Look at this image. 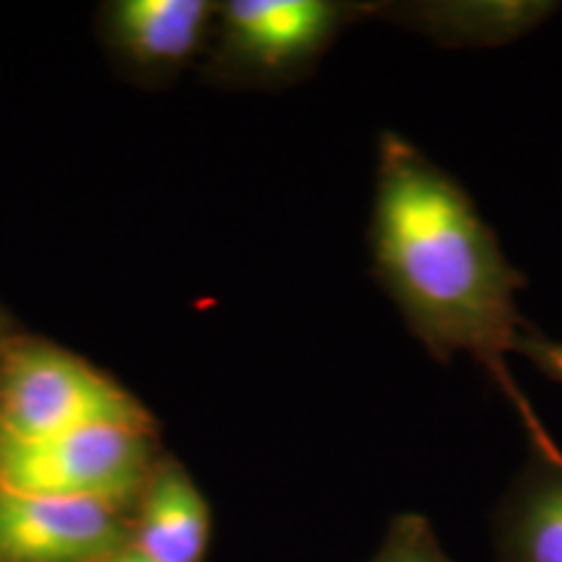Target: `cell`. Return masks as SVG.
Masks as SVG:
<instances>
[{
	"label": "cell",
	"mask_w": 562,
	"mask_h": 562,
	"mask_svg": "<svg viewBox=\"0 0 562 562\" xmlns=\"http://www.w3.org/2000/svg\"><path fill=\"white\" fill-rule=\"evenodd\" d=\"M349 11L326 0H232L224 5V45L240 66L277 74L318 55Z\"/></svg>",
	"instance_id": "obj_5"
},
{
	"label": "cell",
	"mask_w": 562,
	"mask_h": 562,
	"mask_svg": "<svg viewBox=\"0 0 562 562\" xmlns=\"http://www.w3.org/2000/svg\"><path fill=\"white\" fill-rule=\"evenodd\" d=\"M521 351L539 370H544L547 375L562 383V344L539 339V336H524L518 355Z\"/></svg>",
	"instance_id": "obj_10"
},
{
	"label": "cell",
	"mask_w": 562,
	"mask_h": 562,
	"mask_svg": "<svg viewBox=\"0 0 562 562\" xmlns=\"http://www.w3.org/2000/svg\"><path fill=\"white\" fill-rule=\"evenodd\" d=\"M370 562H453L448 558L438 533L419 513H398L385 531L381 547Z\"/></svg>",
	"instance_id": "obj_9"
},
{
	"label": "cell",
	"mask_w": 562,
	"mask_h": 562,
	"mask_svg": "<svg viewBox=\"0 0 562 562\" xmlns=\"http://www.w3.org/2000/svg\"><path fill=\"white\" fill-rule=\"evenodd\" d=\"M128 544L121 508L0 487V562H108Z\"/></svg>",
	"instance_id": "obj_4"
},
{
	"label": "cell",
	"mask_w": 562,
	"mask_h": 562,
	"mask_svg": "<svg viewBox=\"0 0 562 562\" xmlns=\"http://www.w3.org/2000/svg\"><path fill=\"white\" fill-rule=\"evenodd\" d=\"M151 427L128 391L55 344L21 339L0 351V435L45 440L87 427Z\"/></svg>",
	"instance_id": "obj_2"
},
{
	"label": "cell",
	"mask_w": 562,
	"mask_h": 562,
	"mask_svg": "<svg viewBox=\"0 0 562 562\" xmlns=\"http://www.w3.org/2000/svg\"><path fill=\"white\" fill-rule=\"evenodd\" d=\"M211 3L203 0H121L110 24L125 53L151 66H175L201 45Z\"/></svg>",
	"instance_id": "obj_8"
},
{
	"label": "cell",
	"mask_w": 562,
	"mask_h": 562,
	"mask_svg": "<svg viewBox=\"0 0 562 562\" xmlns=\"http://www.w3.org/2000/svg\"><path fill=\"white\" fill-rule=\"evenodd\" d=\"M151 427L102 425L45 440L0 435V487L128 513L157 467Z\"/></svg>",
	"instance_id": "obj_3"
},
{
	"label": "cell",
	"mask_w": 562,
	"mask_h": 562,
	"mask_svg": "<svg viewBox=\"0 0 562 562\" xmlns=\"http://www.w3.org/2000/svg\"><path fill=\"white\" fill-rule=\"evenodd\" d=\"M108 562H159V560H154V558H149V554H144L133 544H128V547H123L117 554H112Z\"/></svg>",
	"instance_id": "obj_11"
},
{
	"label": "cell",
	"mask_w": 562,
	"mask_h": 562,
	"mask_svg": "<svg viewBox=\"0 0 562 562\" xmlns=\"http://www.w3.org/2000/svg\"><path fill=\"white\" fill-rule=\"evenodd\" d=\"M497 562H562V459L531 453L495 513Z\"/></svg>",
	"instance_id": "obj_7"
},
{
	"label": "cell",
	"mask_w": 562,
	"mask_h": 562,
	"mask_svg": "<svg viewBox=\"0 0 562 562\" xmlns=\"http://www.w3.org/2000/svg\"><path fill=\"white\" fill-rule=\"evenodd\" d=\"M370 240L378 279L409 331L435 360L461 351L480 360L524 419L533 453L562 459L505 364L526 336L516 305L524 277L467 191L398 133L381 138Z\"/></svg>",
	"instance_id": "obj_1"
},
{
	"label": "cell",
	"mask_w": 562,
	"mask_h": 562,
	"mask_svg": "<svg viewBox=\"0 0 562 562\" xmlns=\"http://www.w3.org/2000/svg\"><path fill=\"white\" fill-rule=\"evenodd\" d=\"M5 328H9V315H5L3 307H0V334H3Z\"/></svg>",
	"instance_id": "obj_12"
},
{
	"label": "cell",
	"mask_w": 562,
	"mask_h": 562,
	"mask_svg": "<svg viewBox=\"0 0 562 562\" xmlns=\"http://www.w3.org/2000/svg\"><path fill=\"white\" fill-rule=\"evenodd\" d=\"M211 539V508L193 476L159 459L131 518V544L159 562H203Z\"/></svg>",
	"instance_id": "obj_6"
}]
</instances>
